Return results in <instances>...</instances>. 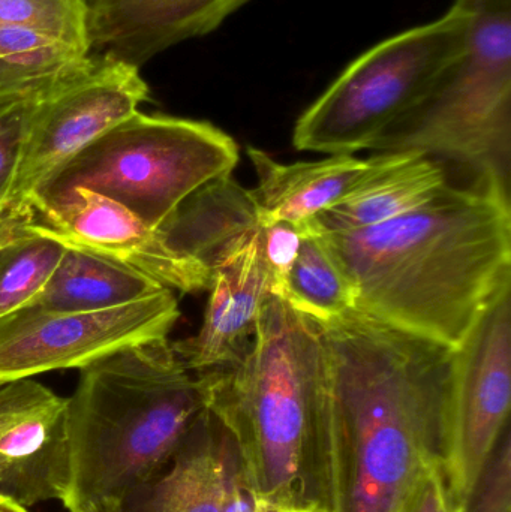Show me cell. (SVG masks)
<instances>
[{"mask_svg":"<svg viewBox=\"0 0 511 512\" xmlns=\"http://www.w3.org/2000/svg\"><path fill=\"white\" fill-rule=\"evenodd\" d=\"M320 327L317 512H401L443 463L455 349L359 310Z\"/></svg>","mask_w":511,"mask_h":512,"instance_id":"6da1fadb","label":"cell"},{"mask_svg":"<svg viewBox=\"0 0 511 512\" xmlns=\"http://www.w3.org/2000/svg\"><path fill=\"white\" fill-rule=\"evenodd\" d=\"M320 231L356 288V310L452 349L511 282L510 194L494 183L449 182L386 224Z\"/></svg>","mask_w":511,"mask_h":512,"instance_id":"7a4b0ae2","label":"cell"},{"mask_svg":"<svg viewBox=\"0 0 511 512\" xmlns=\"http://www.w3.org/2000/svg\"><path fill=\"white\" fill-rule=\"evenodd\" d=\"M168 339L126 346L80 369L66 403L69 512H125L176 456L206 409Z\"/></svg>","mask_w":511,"mask_h":512,"instance_id":"3957f363","label":"cell"},{"mask_svg":"<svg viewBox=\"0 0 511 512\" xmlns=\"http://www.w3.org/2000/svg\"><path fill=\"white\" fill-rule=\"evenodd\" d=\"M195 376L207 411L236 441L258 498L317 512L326 388L320 324L270 297L246 354Z\"/></svg>","mask_w":511,"mask_h":512,"instance_id":"277c9868","label":"cell"},{"mask_svg":"<svg viewBox=\"0 0 511 512\" xmlns=\"http://www.w3.org/2000/svg\"><path fill=\"white\" fill-rule=\"evenodd\" d=\"M468 15L461 53L374 146L455 162L471 182L510 194L511 0H458Z\"/></svg>","mask_w":511,"mask_h":512,"instance_id":"5b68a950","label":"cell"},{"mask_svg":"<svg viewBox=\"0 0 511 512\" xmlns=\"http://www.w3.org/2000/svg\"><path fill=\"white\" fill-rule=\"evenodd\" d=\"M237 162L236 141L212 123L137 111L51 176L33 201L32 218L84 188L158 230L192 194L231 176Z\"/></svg>","mask_w":511,"mask_h":512,"instance_id":"8992f818","label":"cell"},{"mask_svg":"<svg viewBox=\"0 0 511 512\" xmlns=\"http://www.w3.org/2000/svg\"><path fill=\"white\" fill-rule=\"evenodd\" d=\"M467 30V11L455 0L438 20L398 33L357 57L303 111L294 126V147L329 156L374 149L461 53Z\"/></svg>","mask_w":511,"mask_h":512,"instance_id":"52a82bcc","label":"cell"},{"mask_svg":"<svg viewBox=\"0 0 511 512\" xmlns=\"http://www.w3.org/2000/svg\"><path fill=\"white\" fill-rule=\"evenodd\" d=\"M138 69L104 54H90L80 68L36 96L0 221V245L29 224L36 195L59 168L149 99V86Z\"/></svg>","mask_w":511,"mask_h":512,"instance_id":"ba28073f","label":"cell"},{"mask_svg":"<svg viewBox=\"0 0 511 512\" xmlns=\"http://www.w3.org/2000/svg\"><path fill=\"white\" fill-rule=\"evenodd\" d=\"M180 316L171 289L114 309L51 312L26 306L0 318V384L87 364L126 346L168 339Z\"/></svg>","mask_w":511,"mask_h":512,"instance_id":"9c48e42d","label":"cell"},{"mask_svg":"<svg viewBox=\"0 0 511 512\" xmlns=\"http://www.w3.org/2000/svg\"><path fill=\"white\" fill-rule=\"evenodd\" d=\"M511 282L480 313L453 360L443 469L453 504L510 424Z\"/></svg>","mask_w":511,"mask_h":512,"instance_id":"30bf717a","label":"cell"},{"mask_svg":"<svg viewBox=\"0 0 511 512\" xmlns=\"http://www.w3.org/2000/svg\"><path fill=\"white\" fill-rule=\"evenodd\" d=\"M21 230L134 268L171 291L189 294L210 286L212 273L203 262L180 254L131 210L89 189H72L59 203L42 207Z\"/></svg>","mask_w":511,"mask_h":512,"instance_id":"8fae6325","label":"cell"},{"mask_svg":"<svg viewBox=\"0 0 511 512\" xmlns=\"http://www.w3.org/2000/svg\"><path fill=\"white\" fill-rule=\"evenodd\" d=\"M66 403L30 378L0 388V498L27 510L41 502L65 501Z\"/></svg>","mask_w":511,"mask_h":512,"instance_id":"7c38bea8","label":"cell"},{"mask_svg":"<svg viewBox=\"0 0 511 512\" xmlns=\"http://www.w3.org/2000/svg\"><path fill=\"white\" fill-rule=\"evenodd\" d=\"M209 268V300L200 331L171 343L183 366L195 375L236 363L254 340L258 316L272 297L263 225L231 243Z\"/></svg>","mask_w":511,"mask_h":512,"instance_id":"4fadbf2b","label":"cell"},{"mask_svg":"<svg viewBox=\"0 0 511 512\" xmlns=\"http://www.w3.org/2000/svg\"><path fill=\"white\" fill-rule=\"evenodd\" d=\"M249 0H87L90 54L140 68L162 51L213 32Z\"/></svg>","mask_w":511,"mask_h":512,"instance_id":"5bb4252c","label":"cell"},{"mask_svg":"<svg viewBox=\"0 0 511 512\" xmlns=\"http://www.w3.org/2000/svg\"><path fill=\"white\" fill-rule=\"evenodd\" d=\"M368 162L359 182L318 216L324 231L351 233L386 224L419 209L450 182L444 164L422 153H375Z\"/></svg>","mask_w":511,"mask_h":512,"instance_id":"9a60e30c","label":"cell"},{"mask_svg":"<svg viewBox=\"0 0 511 512\" xmlns=\"http://www.w3.org/2000/svg\"><path fill=\"white\" fill-rule=\"evenodd\" d=\"M248 156L257 174L251 195L261 225L290 222L306 227L335 206L368 170V159L335 155L314 162L281 164L269 153L249 147Z\"/></svg>","mask_w":511,"mask_h":512,"instance_id":"2e32d148","label":"cell"},{"mask_svg":"<svg viewBox=\"0 0 511 512\" xmlns=\"http://www.w3.org/2000/svg\"><path fill=\"white\" fill-rule=\"evenodd\" d=\"M221 429L204 409L170 465L132 496L125 512H222Z\"/></svg>","mask_w":511,"mask_h":512,"instance_id":"e0dca14e","label":"cell"},{"mask_svg":"<svg viewBox=\"0 0 511 512\" xmlns=\"http://www.w3.org/2000/svg\"><path fill=\"white\" fill-rule=\"evenodd\" d=\"M152 277L90 252L66 248L50 280L27 306L51 312H96L162 291Z\"/></svg>","mask_w":511,"mask_h":512,"instance_id":"ac0fdd59","label":"cell"},{"mask_svg":"<svg viewBox=\"0 0 511 512\" xmlns=\"http://www.w3.org/2000/svg\"><path fill=\"white\" fill-rule=\"evenodd\" d=\"M284 303L318 324H330L356 310V288L324 242L317 219L303 237Z\"/></svg>","mask_w":511,"mask_h":512,"instance_id":"d6986e66","label":"cell"},{"mask_svg":"<svg viewBox=\"0 0 511 512\" xmlns=\"http://www.w3.org/2000/svg\"><path fill=\"white\" fill-rule=\"evenodd\" d=\"M65 251L56 240L27 230L0 246V318L23 309L44 289Z\"/></svg>","mask_w":511,"mask_h":512,"instance_id":"ffe728a7","label":"cell"},{"mask_svg":"<svg viewBox=\"0 0 511 512\" xmlns=\"http://www.w3.org/2000/svg\"><path fill=\"white\" fill-rule=\"evenodd\" d=\"M87 0H0V26L59 39L90 54Z\"/></svg>","mask_w":511,"mask_h":512,"instance_id":"44dd1931","label":"cell"},{"mask_svg":"<svg viewBox=\"0 0 511 512\" xmlns=\"http://www.w3.org/2000/svg\"><path fill=\"white\" fill-rule=\"evenodd\" d=\"M453 504V502H452ZM453 512H511V430L504 427Z\"/></svg>","mask_w":511,"mask_h":512,"instance_id":"7402d4cb","label":"cell"},{"mask_svg":"<svg viewBox=\"0 0 511 512\" xmlns=\"http://www.w3.org/2000/svg\"><path fill=\"white\" fill-rule=\"evenodd\" d=\"M41 92L6 96L0 101V221L20 164L30 111Z\"/></svg>","mask_w":511,"mask_h":512,"instance_id":"603a6c76","label":"cell"},{"mask_svg":"<svg viewBox=\"0 0 511 512\" xmlns=\"http://www.w3.org/2000/svg\"><path fill=\"white\" fill-rule=\"evenodd\" d=\"M311 224L306 227H297L290 222L263 225V255L269 271L272 297L281 301L287 297L288 279Z\"/></svg>","mask_w":511,"mask_h":512,"instance_id":"cb8c5ba5","label":"cell"},{"mask_svg":"<svg viewBox=\"0 0 511 512\" xmlns=\"http://www.w3.org/2000/svg\"><path fill=\"white\" fill-rule=\"evenodd\" d=\"M219 463H221L222 512H254L257 493L252 486L236 441L224 426L219 439Z\"/></svg>","mask_w":511,"mask_h":512,"instance_id":"d4e9b609","label":"cell"},{"mask_svg":"<svg viewBox=\"0 0 511 512\" xmlns=\"http://www.w3.org/2000/svg\"><path fill=\"white\" fill-rule=\"evenodd\" d=\"M447 496L443 463H438L423 475L401 512H441Z\"/></svg>","mask_w":511,"mask_h":512,"instance_id":"484cf974","label":"cell"},{"mask_svg":"<svg viewBox=\"0 0 511 512\" xmlns=\"http://www.w3.org/2000/svg\"><path fill=\"white\" fill-rule=\"evenodd\" d=\"M254 512H315V510L311 507H299V505L273 501V499L257 498Z\"/></svg>","mask_w":511,"mask_h":512,"instance_id":"4316f807","label":"cell"},{"mask_svg":"<svg viewBox=\"0 0 511 512\" xmlns=\"http://www.w3.org/2000/svg\"><path fill=\"white\" fill-rule=\"evenodd\" d=\"M2 499L3 508L6 512H29L27 508L20 507V505L14 504V502L8 501V499Z\"/></svg>","mask_w":511,"mask_h":512,"instance_id":"83f0119b","label":"cell"},{"mask_svg":"<svg viewBox=\"0 0 511 512\" xmlns=\"http://www.w3.org/2000/svg\"><path fill=\"white\" fill-rule=\"evenodd\" d=\"M441 512H453V504L450 495L447 496L446 502H444L443 508H441Z\"/></svg>","mask_w":511,"mask_h":512,"instance_id":"f1b7e54d","label":"cell"},{"mask_svg":"<svg viewBox=\"0 0 511 512\" xmlns=\"http://www.w3.org/2000/svg\"><path fill=\"white\" fill-rule=\"evenodd\" d=\"M15 95H24V93H15ZM6 96H12V95H6V93H0V101H2V99H5Z\"/></svg>","mask_w":511,"mask_h":512,"instance_id":"f546056e","label":"cell"},{"mask_svg":"<svg viewBox=\"0 0 511 512\" xmlns=\"http://www.w3.org/2000/svg\"><path fill=\"white\" fill-rule=\"evenodd\" d=\"M0 512H6L5 508H3L2 499H0Z\"/></svg>","mask_w":511,"mask_h":512,"instance_id":"4dcf8cb0","label":"cell"}]
</instances>
